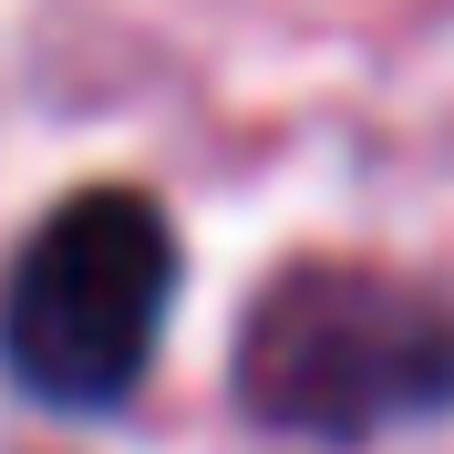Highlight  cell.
<instances>
[{
  "label": "cell",
  "mask_w": 454,
  "mask_h": 454,
  "mask_svg": "<svg viewBox=\"0 0 454 454\" xmlns=\"http://www.w3.org/2000/svg\"><path fill=\"white\" fill-rule=\"evenodd\" d=\"M248 424L300 444H372V434L454 413V300L362 258H300L248 300L227 362Z\"/></svg>",
  "instance_id": "1"
},
{
  "label": "cell",
  "mask_w": 454,
  "mask_h": 454,
  "mask_svg": "<svg viewBox=\"0 0 454 454\" xmlns=\"http://www.w3.org/2000/svg\"><path fill=\"white\" fill-rule=\"evenodd\" d=\"M176 310V227L145 186H83L0 269V372L42 413H114L155 372Z\"/></svg>",
  "instance_id": "2"
}]
</instances>
